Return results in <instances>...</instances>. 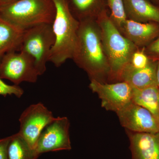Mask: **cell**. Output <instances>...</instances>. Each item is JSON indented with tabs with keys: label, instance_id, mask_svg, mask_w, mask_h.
<instances>
[{
	"label": "cell",
	"instance_id": "cell-1",
	"mask_svg": "<svg viewBox=\"0 0 159 159\" xmlns=\"http://www.w3.org/2000/svg\"><path fill=\"white\" fill-rule=\"evenodd\" d=\"M72 59L91 80L108 83L110 67L102 45L101 30L94 18L79 21Z\"/></svg>",
	"mask_w": 159,
	"mask_h": 159
},
{
	"label": "cell",
	"instance_id": "cell-2",
	"mask_svg": "<svg viewBox=\"0 0 159 159\" xmlns=\"http://www.w3.org/2000/svg\"><path fill=\"white\" fill-rule=\"evenodd\" d=\"M96 20L101 30L103 49L110 67L108 82H119L122 71L139 48L120 32L106 11L98 13Z\"/></svg>",
	"mask_w": 159,
	"mask_h": 159
},
{
	"label": "cell",
	"instance_id": "cell-3",
	"mask_svg": "<svg viewBox=\"0 0 159 159\" xmlns=\"http://www.w3.org/2000/svg\"><path fill=\"white\" fill-rule=\"evenodd\" d=\"M52 1L56 10L52 24L55 42L50 61L59 67L67 60L72 59L80 21L71 12L67 0Z\"/></svg>",
	"mask_w": 159,
	"mask_h": 159
},
{
	"label": "cell",
	"instance_id": "cell-4",
	"mask_svg": "<svg viewBox=\"0 0 159 159\" xmlns=\"http://www.w3.org/2000/svg\"><path fill=\"white\" fill-rule=\"evenodd\" d=\"M52 0H18L0 8V16L26 30L43 24L52 25L55 15Z\"/></svg>",
	"mask_w": 159,
	"mask_h": 159
},
{
	"label": "cell",
	"instance_id": "cell-5",
	"mask_svg": "<svg viewBox=\"0 0 159 159\" xmlns=\"http://www.w3.org/2000/svg\"><path fill=\"white\" fill-rule=\"evenodd\" d=\"M54 42L51 24H41L24 31L19 51L25 52L33 58L40 76L47 70Z\"/></svg>",
	"mask_w": 159,
	"mask_h": 159
},
{
	"label": "cell",
	"instance_id": "cell-6",
	"mask_svg": "<svg viewBox=\"0 0 159 159\" xmlns=\"http://www.w3.org/2000/svg\"><path fill=\"white\" fill-rule=\"evenodd\" d=\"M39 76L34 60L22 51L9 52L0 60V77L14 84L36 82Z\"/></svg>",
	"mask_w": 159,
	"mask_h": 159
},
{
	"label": "cell",
	"instance_id": "cell-7",
	"mask_svg": "<svg viewBox=\"0 0 159 159\" xmlns=\"http://www.w3.org/2000/svg\"><path fill=\"white\" fill-rule=\"evenodd\" d=\"M70 122L66 117H57L43 129L36 142L35 150L39 155L49 152L70 150Z\"/></svg>",
	"mask_w": 159,
	"mask_h": 159
},
{
	"label": "cell",
	"instance_id": "cell-8",
	"mask_svg": "<svg viewBox=\"0 0 159 159\" xmlns=\"http://www.w3.org/2000/svg\"><path fill=\"white\" fill-rule=\"evenodd\" d=\"M55 118L52 112L41 102L31 104L24 110L20 117L18 133L34 149L42 131Z\"/></svg>",
	"mask_w": 159,
	"mask_h": 159
},
{
	"label": "cell",
	"instance_id": "cell-9",
	"mask_svg": "<svg viewBox=\"0 0 159 159\" xmlns=\"http://www.w3.org/2000/svg\"><path fill=\"white\" fill-rule=\"evenodd\" d=\"M89 88L98 95L102 107L116 113L132 102L133 88L124 81L102 83L92 80Z\"/></svg>",
	"mask_w": 159,
	"mask_h": 159
},
{
	"label": "cell",
	"instance_id": "cell-10",
	"mask_svg": "<svg viewBox=\"0 0 159 159\" xmlns=\"http://www.w3.org/2000/svg\"><path fill=\"white\" fill-rule=\"evenodd\" d=\"M116 114L120 124L126 130L145 133L159 132V118L133 102Z\"/></svg>",
	"mask_w": 159,
	"mask_h": 159
},
{
	"label": "cell",
	"instance_id": "cell-11",
	"mask_svg": "<svg viewBox=\"0 0 159 159\" xmlns=\"http://www.w3.org/2000/svg\"><path fill=\"white\" fill-rule=\"evenodd\" d=\"M126 131L129 139L131 159H159V132Z\"/></svg>",
	"mask_w": 159,
	"mask_h": 159
},
{
	"label": "cell",
	"instance_id": "cell-12",
	"mask_svg": "<svg viewBox=\"0 0 159 159\" xmlns=\"http://www.w3.org/2000/svg\"><path fill=\"white\" fill-rule=\"evenodd\" d=\"M120 32L139 48H145L159 35V24L126 20Z\"/></svg>",
	"mask_w": 159,
	"mask_h": 159
},
{
	"label": "cell",
	"instance_id": "cell-13",
	"mask_svg": "<svg viewBox=\"0 0 159 159\" xmlns=\"http://www.w3.org/2000/svg\"><path fill=\"white\" fill-rule=\"evenodd\" d=\"M157 62L151 60L147 66L141 69H134L128 65L122 71L119 82L127 83L134 88L139 89L157 85Z\"/></svg>",
	"mask_w": 159,
	"mask_h": 159
},
{
	"label": "cell",
	"instance_id": "cell-14",
	"mask_svg": "<svg viewBox=\"0 0 159 159\" xmlns=\"http://www.w3.org/2000/svg\"><path fill=\"white\" fill-rule=\"evenodd\" d=\"M124 4L128 19L159 24V8L148 0H124Z\"/></svg>",
	"mask_w": 159,
	"mask_h": 159
},
{
	"label": "cell",
	"instance_id": "cell-15",
	"mask_svg": "<svg viewBox=\"0 0 159 159\" xmlns=\"http://www.w3.org/2000/svg\"><path fill=\"white\" fill-rule=\"evenodd\" d=\"M25 30L0 16V60L9 52L19 51Z\"/></svg>",
	"mask_w": 159,
	"mask_h": 159
},
{
	"label": "cell",
	"instance_id": "cell-16",
	"mask_svg": "<svg viewBox=\"0 0 159 159\" xmlns=\"http://www.w3.org/2000/svg\"><path fill=\"white\" fill-rule=\"evenodd\" d=\"M132 102L159 118V87L157 85L141 89L133 88Z\"/></svg>",
	"mask_w": 159,
	"mask_h": 159
},
{
	"label": "cell",
	"instance_id": "cell-17",
	"mask_svg": "<svg viewBox=\"0 0 159 159\" xmlns=\"http://www.w3.org/2000/svg\"><path fill=\"white\" fill-rule=\"evenodd\" d=\"M7 153L8 159H38L39 157L18 132L10 136Z\"/></svg>",
	"mask_w": 159,
	"mask_h": 159
},
{
	"label": "cell",
	"instance_id": "cell-18",
	"mask_svg": "<svg viewBox=\"0 0 159 159\" xmlns=\"http://www.w3.org/2000/svg\"><path fill=\"white\" fill-rule=\"evenodd\" d=\"M72 13L75 12V17L79 21L94 18L93 11L97 0H67Z\"/></svg>",
	"mask_w": 159,
	"mask_h": 159
},
{
	"label": "cell",
	"instance_id": "cell-19",
	"mask_svg": "<svg viewBox=\"0 0 159 159\" xmlns=\"http://www.w3.org/2000/svg\"><path fill=\"white\" fill-rule=\"evenodd\" d=\"M107 2L111 10L110 17L120 31L122 25L127 19L124 0H107Z\"/></svg>",
	"mask_w": 159,
	"mask_h": 159
},
{
	"label": "cell",
	"instance_id": "cell-20",
	"mask_svg": "<svg viewBox=\"0 0 159 159\" xmlns=\"http://www.w3.org/2000/svg\"><path fill=\"white\" fill-rule=\"evenodd\" d=\"M145 48H139L134 52L129 65L133 68H144L149 64L151 60L149 59L145 52Z\"/></svg>",
	"mask_w": 159,
	"mask_h": 159
},
{
	"label": "cell",
	"instance_id": "cell-21",
	"mask_svg": "<svg viewBox=\"0 0 159 159\" xmlns=\"http://www.w3.org/2000/svg\"><path fill=\"white\" fill-rule=\"evenodd\" d=\"M0 77V95L6 97L8 95H14L18 98L22 96L24 91L19 86L14 84L9 85L3 81Z\"/></svg>",
	"mask_w": 159,
	"mask_h": 159
},
{
	"label": "cell",
	"instance_id": "cell-22",
	"mask_svg": "<svg viewBox=\"0 0 159 159\" xmlns=\"http://www.w3.org/2000/svg\"><path fill=\"white\" fill-rule=\"evenodd\" d=\"M145 52L151 60L159 61V35L145 48Z\"/></svg>",
	"mask_w": 159,
	"mask_h": 159
},
{
	"label": "cell",
	"instance_id": "cell-23",
	"mask_svg": "<svg viewBox=\"0 0 159 159\" xmlns=\"http://www.w3.org/2000/svg\"><path fill=\"white\" fill-rule=\"evenodd\" d=\"M10 136L0 139V159H8L7 148Z\"/></svg>",
	"mask_w": 159,
	"mask_h": 159
},
{
	"label": "cell",
	"instance_id": "cell-24",
	"mask_svg": "<svg viewBox=\"0 0 159 159\" xmlns=\"http://www.w3.org/2000/svg\"><path fill=\"white\" fill-rule=\"evenodd\" d=\"M18 0H0V8L3 6L10 5Z\"/></svg>",
	"mask_w": 159,
	"mask_h": 159
},
{
	"label": "cell",
	"instance_id": "cell-25",
	"mask_svg": "<svg viewBox=\"0 0 159 159\" xmlns=\"http://www.w3.org/2000/svg\"><path fill=\"white\" fill-rule=\"evenodd\" d=\"M157 85L159 87V61H158L157 70Z\"/></svg>",
	"mask_w": 159,
	"mask_h": 159
},
{
	"label": "cell",
	"instance_id": "cell-26",
	"mask_svg": "<svg viewBox=\"0 0 159 159\" xmlns=\"http://www.w3.org/2000/svg\"><path fill=\"white\" fill-rule=\"evenodd\" d=\"M158 1H159V0H158Z\"/></svg>",
	"mask_w": 159,
	"mask_h": 159
}]
</instances>
